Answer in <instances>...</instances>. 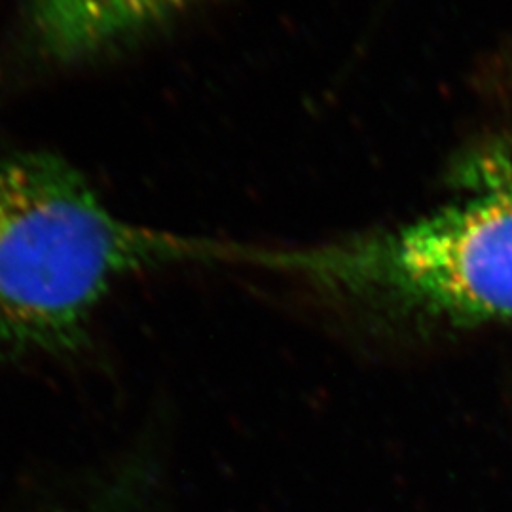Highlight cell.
<instances>
[{
	"mask_svg": "<svg viewBox=\"0 0 512 512\" xmlns=\"http://www.w3.org/2000/svg\"><path fill=\"white\" fill-rule=\"evenodd\" d=\"M222 241L116 217L52 152L0 158V359L82 342L93 311L129 275L219 264Z\"/></svg>",
	"mask_w": 512,
	"mask_h": 512,
	"instance_id": "cell-1",
	"label": "cell"
},
{
	"mask_svg": "<svg viewBox=\"0 0 512 512\" xmlns=\"http://www.w3.org/2000/svg\"><path fill=\"white\" fill-rule=\"evenodd\" d=\"M232 264L291 277L393 338L512 321V181L395 228L300 247L236 243Z\"/></svg>",
	"mask_w": 512,
	"mask_h": 512,
	"instance_id": "cell-2",
	"label": "cell"
},
{
	"mask_svg": "<svg viewBox=\"0 0 512 512\" xmlns=\"http://www.w3.org/2000/svg\"><path fill=\"white\" fill-rule=\"evenodd\" d=\"M200 0H29V29L42 54L80 61L143 37Z\"/></svg>",
	"mask_w": 512,
	"mask_h": 512,
	"instance_id": "cell-3",
	"label": "cell"
}]
</instances>
